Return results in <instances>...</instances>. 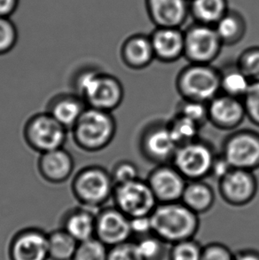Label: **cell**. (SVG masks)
<instances>
[{"mask_svg": "<svg viewBox=\"0 0 259 260\" xmlns=\"http://www.w3.org/2000/svg\"><path fill=\"white\" fill-rule=\"evenodd\" d=\"M178 146L173 141L167 123L149 124L140 136V149L144 158L156 166L172 164Z\"/></svg>", "mask_w": 259, "mask_h": 260, "instance_id": "obj_12", "label": "cell"}, {"mask_svg": "<svg viewBox=\"0 0 259 260\" xmlns=\"http://www.w3.org/2000/svg\"><path fill=\"white\" fill-rule=\"evenodd\" d=\"M70 188L79 205L98 211L112 199L115 183L104 167L88 166L74 175Z\"/></svg>", "mask_w": 259, "mask_h": 260, "instance_id": "obj_4", "label": "cell"}, {"mask_svg": "<svg viewBox=\"0 0 259 260\" xmlns=\"http://www.w3.org/2000/svg\"><path fill=\"white\" fill-rule=\"evenodd\" d=\"M214 28L224 46H234L244 39L247 32L245 18L238 11L229 9Z\"/></svg>", "mask_w": 259, "mask_h": 260, "instance_id": "obj_24", "label": "cell"}, {"mask_svg": "<svg viewBox=\"0 0 259 260\" xmlns=\"http://www.w3.org/2000/svg\"><path fill=\"white\" fill-rule=\"evenodd\" d=\"M209 123L221 131H235L246 118L242 99L219 92L208 102Z\"/></svg>", "mask_w": 259, "mask_h": 260, "instance_id": "obj_16", "label": "cell"}, {"mask_svg": "<svg viewBox=\"0 0 259 260\" xmlns=\"http://www.w3.org/2000/svg\"><path fill=\"white\" fill-rule=\"evenodd\" d=\"M130 219H131V229L133 232V238H135L134 240L140 239L153 234L150 216L138 217V218H130Z\"/></svg>", "mask_w": 259, "mask_h": 260, "instance_id": "obj_39", "label": "cell"}, {"mask_svg": "<svg viewBox=\"0 0 259 260\" xmlns=\"http://www.w3.org/2000/svg\"><path fill=\"white\" fill-rule=\"evenodd\" d=\"M176 114H179L188 119L192 120L193 122L202 127L207 122H209L208 103L204 102L182 99L177 107Z\"/></svg>", "mask_w": 259, "mask_h": 260, "instance_id": "obj_32", "label": "cell"}, {"mask_svg": "<svg viewBox=\"0 0 259 260\" xmlns=\"http://www.w3.org/2000/svg\"><path fill=\"white\" fill-rule=\"evenodd\" d=\"M133 241L143 260H165L169 254L168 243L154 234Z\"/></svg>", "mask_w": 259, "mask_h": 260, "instance_id": "obj_29", "label": "cell"}, {"mask_svg": "<svg viewBox=\"0 0 259 260\" xmlns=\"http://www.w3.org/2000/svg\"><path fill=\"white\" fill-rule=\"evenodd\" d=\"M258 183L254 172L233 169L218 180V192L224 203L242 207L250 204L256 197Z\"/></svg>", "mask_w": 259, "mask_h": 260, "instance_id": "obj_13", "label": "cell"}, {"mask_svg": "<svg viewBox=\"0 0 259 260\" xmlns=\"http://www.w3.org/2000/svg\"><path fill=\"white\" fill-rule=\"evenodd\" d=\"M234 260H259V251L253 249H244L235 253Z\"/></svg>", "mask_w": 259, "mask_h": 260, "instance_id": "obj_42", "label": "cell"}, {"mask_svg": "<svg viewBox=\"0 0 259 260\" xmlns=\"http://www.w3.org/2000/svg\"><path fill=\"white\" fill-rule=\"evenodd\" d=\"M149 37L155 60L172 63L184 57L185 34L182 28L155 27Z\"/></svg>", "mask_w": 259, "mask_h": 260, "instance_id": "obj_19", "label": "cell"}, {"mask_svg": "<svg viewBox=\"0 0 259 260\" xmlns=\"http://www.w3.org/2000/svg\"><path fill=\"white\" fill-rule=\"evenodd\" d=\"M70 131L49 113H37L28 117L22 129L25 143L39 155L63 148Z\"/></svg>", "mask_w": 259, "mask_h": 260, "instance_id": "obj_6", "label": "cell"}, {"mask_svg": "<svg viewBox=\"0 0 259 260\" xmlns=\"http://www.w3.org/2000/svg\"><path fill=\"white\" fill-rule=\"evenodd\" d=\"M233 168L230 166V164L226 161V159L224 158V156L221 154H219V155H217L216 158L214 160L210 176H212L215 179L219 180L224 176L226 175Z\"/></svg>", "mask_w": 259, "mask_h": 260, "instance_id": "obj_40", "label": "cell"}, {"mask_svg": "<svg viewBox=\"0 0 259 260\" xmlns=\"http://www.w3.org/2000/svg\"><path fill=\"white\" fill-rule=\"evenodd\" d=\"M110 173L115 186L130 182L140 178L139 168L134 162L128 160H122L116 162Z\"/></svg>", "mask_w": 259, "mask_h": 260, "instance_id": "obj_36", "label": "cell"}, {"mask_svg": "<svg viewBox=\"0 0 259 260\" xmlns=\"http://www.w3.org/2000/svg\"><path fill=\"white\" fill-rule=\"evenodd\" d=\"M78 243L61 228L48 233L49 260H72Z\"/></svg>", "mask_w": 259, "mask_h": 260, "instance_id": "obj_27", "label": "cell"}, {"mask_svg": "<svg viewBox=\"0 0 259 260\" xmlns=\"http://www.w3.org/2000/svg\"><path fill=\"white\" fill-rule=\"evenodd\" d=\"M216 156L212 146L198 139L178 147L172 164L187 181L201 180L210 176Z\"/></svg>", "mask_w": 259, "mask_h": 260, "instance_id": "obj_7", "label": "cell"}, {"mask_svg": "<svg viewBox=\"0 0 259 260\" xmlns=\"http://www.w3.org/2000/svg\"><path fill=\"white\" fill-rule=\"evenodd\" d=\"M184 34V57L189 63L211 64L219 56L224 46L214 26L193 21Z\"/></svg>", "mask_w": 259, "mask_h": 260, "instance_id": "obj_9", "label": "cell"}, {"mask_svg": "<svg viewBox=\"0 0 259 260\" xmlns=\"http://www.w3.org/2000/svg\"><path fill=\"white\" fill-rule=\"evenodd\" d=\"M37 168L39 176L46 182L60 185L73 175L75 160L63 147L40 154Z\"/></svg>", "mask_w": 259, "mask_h": 260, "instance_id": "obj_17", "label": "cell"}, {"mask_svg": "<svg viewBox=\"0 0 259 260\" xmlns=\"http://www.w3.org/2000/svg\"><path fill=\"white\" fill-rule=\"evenodd\" d=\"M175 85L184 100L208 103L220 92V71L211 64L189 63L179 71Z\"/></svg>", "mask_w": 259, "mask_h": 260, "instance_id": "obj_5", "label": "cell"}, {"mask_svg": "<svg viewBox=\"0 0 259 260\" xmlns=\"http://www.w3.org/2000/svg\"><path fill=\"white\" fill-rule=\"evenodd\" d=\"M246 117L259 127V82H252L242 98Z\"/></svg>", "mask_w": 259, "mask_h": 260, "instance_id": "obj_35", "label": "cell"}, {"mask_svg": "<svg viewBox=\"0 0 259 260\" xmlns=\"http://www.w3.org/2000/svg\"><path fill=\"white\" fill-rule=\"evenodd\" d=\"M95 237L109 248L131 241V219L116 206L101 208L96 211Z\"/></svg>", "mask_w": 259, "mask_h": 260, "instance_id": "obj_14", "label": "cell"}, {"mask_svg": "<svg viewBox=\"0 0 259 260\" xmlns=\"http://www.w3.org/2000/svg\"><path fill=\"white\" fill-rule=\"evenodd\" d=\"M20 0H0V17H11L16 12Z\"/></svg>", "mask_w": 259, "mask_h": 260, "instance_id": "obj_41", "label": "cell"}, {"mask_svg": "<svg viewBox=\"0 0 259 260\" xmlns=\"http://www.w3.org/2000/svg\"><path fill=\"white\" fill-rule=\"evenodd\" d=\"M112 200L114 206L130 218L150 216L158 204L147 180L140 178L116 185Z\"/></svg>", "mask_w": 259, "mask_h": 260, "instance_id": "obj_8", "label": "cell"}, {"mask_svg": "<svg viewBox=\"0 0 259 260\" xmlns=\"http://www.w3.org/2000/svg\"><path fill=\"white\" fill-rule=\"evenodd\" d=\"M190 0H145L147 15L155 27L181 28L190 17Z\"/></svg>", "mask_w": 259, "mask_h": 260, "instance_id": "obj_18", "label": "cell"}, {"mask_svg": "<svg viewBox=\"0 0 259 260\" xmlns=\"http://www.w3.org/2000/svg\"><path fill=\"white\" fill-rule=\"evenodd\" d=\"M86 108L84 100L75 91H71L53 96L47 102L46 111L70 131Z\"/></svg>", "mask_w": 259, "mask_h": 260, "instance_id": "obj_21", "label": "cell"}, {"mask_svg": "<svg viewBox=\"0 0 259 260\" xmlns=\"http://www.w3.org/2000/svg\"><path fill=\"white\" fill-rule=\"evenodd\" d=\"M8 260H49L48 233L28 226L14 233L7 245Z\"/></svg>", "mask_w": 259, "mask_h": 260, "instance_id": "obj_11", "label": "cell"}, {"mask_svg": "<svg viewBox=\"0 0 259 260\" xmlns=\"http://www.w3.org/2000/svg\"><path fill=\"white\" fill-rule=\"evenodd\" d=\"M109 247L96 237L81 242L72 260H108Z\"/></svg>", "mask_w": 259, "mask_h": 260, "instance_id": "obj_30", "label": "cell"}, {"mask_svg": "<svg viewBox=\"0 0 259 260\" xmlns=\"http://www.w3.org/2000/svg\"><path fill=\"white\" fill-rule=\"evenodd\" d=\"M221 155L232 168L254 172L259 169V134L255 131H235L222 145Z\"/></svg>", "mask_w": 259, "mask_h": 260, "instance_id": "obj_10", "label": "cell"}, {"mask_svg": "<svg viewBox=\"0 0 259 260\" xmlns=\"http://www.w3.org/2000/svg\"><path fill=\"white\" fill-rule=\"evenodd\" d=\"M236 65L251 82H259V46L243 50L239 55Z\"/></svg>", "mask_w": 259, "mask_h": 260, "instance_id": "obj_33", "label": "cell"}, {"mask_svg": "<svg viewBox=\"0 0 259 260\" xmlns=\"http://www.w3.org/2000/svg\"><path fill=\"white\" fill-rule=\"evenodd\" d=\"M123 63L133 71H141L150 66L155 60L149 35L137 33L123 41L120 48Z\"/></svg>", "mask_w": 259, "mask_h": 260, "instance_id": "obj_20", "label": "cell"}, {"mask_svg": "<svg viewBox=\"0 0 259 260\" xmlns=\"http://www.w3.org/2000/svg\"><path fill=\"white\" fill-rule=\"evenodd\" d=\"M189 9L195 22L215 26L230 8L228 0H190Z\"/></svg>", "mask_w": 259, "mask_h": 260, "instance_id": "obj_25", "label": "cell"}, {"mask_svg": "<svg viewBox=\"0 0 259 260\" xmlns=\"http://www.w3.org/2000/svg\"><path fill=\"white\" fill-rule=\"evenodd\" d=\"M108 260H143L138 250L136 242L131 240L110 247Z\"/></svg>", "mask_w": 259, "mask_h": 260, "instance_id": "obj_37", "label": "cell"}, {"mask_svg": "<svg viewBox=\"0 0 259 260\" xmlns=\"http://www.w3.org/2000/svg\"><path fill=\"white\" fill-rule=\"evenodd\" d=\"M167 125L172 139L178 147L198 140L200 130L202 128L192 120L179 114H176L167 123Z\"/></svg>", "mask_w": 259, "mask_h": 260, "instance_id": "obj_28", "label": "cell"}, {"mask_svg": "<svg viewBox=\"0 0 259 260\" xmlns=\"http://www.w3.org/2000/svg\"><path fill=\"white\" fill-rule=\"evenodd\" d=\"M150 217L153 234L169 245L193 239L199 230V215L180 201L158 204Z\"/></svg>", "mask_w": 259, "mask_h": 260, "instance_id": "obj_2", "label": "cell"}, {"mask_svg": "<svg viewBox=\"0 0 259 260\" xmlns=\"http://www.w3.org/2000/svg\"><path fill=\"white\" fill-rule=\"evenodd\" d=\"M73 91L87 107L113 112L124 99V88L118 78L96 68H85L75 75Z\"/></svg>", "mask_w": 259, "mask_h": 260, "instance_id": "obj_1", "label": "cell"}, {"mask_svg": "<svg viewBox=\"0 0 259 260\" xmlns=\"http://www.w3.org/2000/svg\"><path fill=\"white\" fill-rule=\"evenodd\" d=\"M158 204L181 201L186 187V178L172 164L158 165L151 171L146 179Z\"/></svg>", "mask_w": 259, "mask_h": 260, "instance_id": "obj_15", "label": "cell"}, {"mask_svg": "<svg viewBox=\"0 0 259 260\" xmlns=\"http://www.w3.org/2000/svg\"><path fill=\"white\" fill-rule=\"evenodd\" d=\"M116 130L112 112L87 107L70 132L76 147L86 153H97L112 143Z\"/></svg>", "mask_w": 259, "mask_h": 260, "instance_id": "obj_3", "label": "cell"}, {"mask_svg": "<svg viewBox=\"0 0 259 260\" xmlns=\"http://www.w3.org/2000/svg\"><path fill=\"white\" fill-rule=\"evenodd\" d=\"M251 83L236 63L220 71V92L224 94L242 100Z\"/></svg>", "mask_w": 259, "mask_h": 260, "instance_id": "obj_26", "label": "cell"}, {"mask_svg": "<svg viewBox=\"0 0 259 260\" xmlns=\"http://www.w3.org/2000/svg\"><path fill=\"white\" fill-rule=\"evenodd\" d=\"M235 253L224 243H210L203 247L201 260H234Z\"/></svg>", "mask_w": 259, "mask_h": 260, "instance_id": "obj_38", "label": "cell"}, {"mask_svg": "<svg viewBox=\"0 0 259 260\" xmlns=\"http://www.w3.org/2000/svg\"><path fill=\"white\" fill-rule=\"evenodd\" d=\"M203 247L195 238L174 243L169 249V260H201Z\"/></svg>", "mask_w": 259, "mask_h": 260, "instance_id": "obj_31", "label": "cell"}, {"mask_svg": "<svg viewBox=\"0 0 259 260\" xmlns=\"http://www.w3.org/2000/svg\"><path fill=\"white\" fill-rule=\"evenodd\" d=\"M215 199L213 188L204 179H201L187 181L180 202L196 214L201 215L212 209Z\"/></svg>", "mask_w": 259, "mask_h": 260, "instance_id": "obj_23", "label": "cell"}, {"mask_svg": "<svg viewBox=\"0 0 259 260\" xmlns=\"http://www.w3.org/2000/svg\"><path fill=\"white\" fill-rule=\"evenodd\" d=\"M96 211L81 205L71 208L60 219V228L78 243L91 239L95 237Z\"/></svg>", "mask_w": 259, "mask_h": 260, "instance_id": "obj_22", "label": "cell"}, {"mask_svg": "<svg viewBox=\"0 0 259 260\" xmlns=\"http://www.w3.org/2000/svg\"><path fill=\"white\" fill-rule=\"evenodd\" d=\"M19 39L17 27L11 17H0V56L11 53Z\"/></svg>", "mask_w": 259, "mask_h": 260, "instance_id": "obj_34", "label": "cell"}]
</instances>
